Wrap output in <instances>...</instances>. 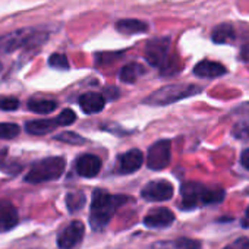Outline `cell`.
Here are the masks:
<instances>
[{"instance_id": "cell-1", "label": "cell", "mask_w": 249, "mask_h": 249, "mask_svg": "<svg viewBox=\"0 0 249 249\" xmlns=\"http://www.w3.org/2000/svg\"><path fill=\"white\" fill-rule=\"evenodd\" d=\"M132 201V198L126 195H111L101 189H95L91 201L89 211V224L94 230H101L107 227L110 220L113 218L116 210L126 202Z\"/></svg>"}, {"instance_id": "cell-2", "label": "cell", "mask_w": 249, "mask_h": 249, "mask_svg": "<svg viewBox=\"0 0 249 249\" xmlns=\"http://www.w3.org/2000/svg\"><path fill=\"white\" fill-rule=\"evenodd\" d=\"M199 92H202V87H199V85H194V84H172V85L161 87L157 91L151 92L144 100V104L154 106V107L169 106V104L180 101L183 98L194 97V95H196Z\"/></svg>"}, {"instance_id": "cell-3", "label": "cell", "mask_w": 249, "mask_h": 249, "mask_svg": "<svg viewBox=\"0 0 249 249\" xmlns=\"http://www.w3.org/2000/svg\"><path fill=\"white\" fill-rule=\"evenodd\" d=\"M145 60L156 68H160L163 73L173 69L178 72V66H175V60L170 56V38L169 37H157L151 38L144 50Z\"/></svg>"}, {"instance_id": "cell-4", "label": "cell", "mask_w": 249, "mask_h": 249, "mask_svg": "<svg viewBox=\"0 0 249 249\" xmlns=\"http://www.w3.org/2000/svg\"><path fill=\"white\" fill-rule=\"evenodd\" d=\"M47 38H49L47 31H40L36 28L18 30L9 36L0 38V47L5 52H15L18 49H34L44 44Z\"/></svg>"}, {"instance_id": "cell-5", "label": "cell", "mask_w": 249, "mask_h": 249, "mask_svg": "<svg viewBox=\"0 0 249 249\" xmlns=\"http://www.w3.org/2000/svg\"><path fill=\"white\" fill-rule=\"evenodd\" d=\"M66 167V161L63 157H47L34 163L30 172L25 176V182L28 183H43L59 179Z\"/></svg>"}, {"instance_id": "cell-6", "label": "cell", "mask_w": 249, "mask_h": 249, "mask_svg": "<svg viewBox=\"0 0 249 249\" xmlns=\"http://www.w3.org/2000/svg\"><path fill=\"white\" fill-rule=\"evenodd\" d=\"M172 160V144L169 140H160L150 147L147 156V166L150 170H164Z\"/></svg>"}, {"instance_id": "cell-7", "label": "cell", "mask_w": 249, "mask_h": 249, "mask_svg": "<svg viewBox=\"0 0 249 249\" xmlns=\"http://www.w3.org/2000/svg\"><path fill=\"white\" fill-rule=\"evenodd\" d=\"M175 195V188L167 180H153L147 183L141 192V196L150 202H163L172 199Z\"/></svg>"}, {"instance_id": "cell-8", "label": "cell", "mask_w": 249, "mask_h": 249, "mask_svg": "<svg viewBox=\"0 0 249 249\" xmlns=\"http://www.w3.org/2000/svg\"><path fill=\"white\" fill-rule=\"evenodd\" d=\"M85 226L82 221L75 220L69 223L57 236V246L60 249H75L84 239Z\"/></svg>"}, {"instance_id": "cell-9", "label": "cell", "mask_w": 249, "mask_h": 249, "mask_svg": "<svg viewBox=\"0 0 249 249\" xmlns=\"http://www.w3.org/2000/svg\"><path fill=\"white\" fill-rule=\"evenodd\" d=\"M207 188L198 182H186L180 186L182 204L183 210H195L199 205H204V195Z\"/></svg>"}, {"instance_id": "cell-10", "label": "cell", "mask_w": 249, "mask_h": 249, "mask_svg": "<svg viewBox=\"0 0 249 249\" xmlns=\"http://www.w3.org/2000/svg\"><path fill=\"white\" fill-rule=\"evenodd\" d=\"M144 163V154L138 150H129L124 154H122L117 160V172L120 175H131L141 169Z\"/></svg>"}, {"instance_id": "cell-11", "label": "cell", "mask_w": 249, "mask_h": 249, "mask_svg": "<svg viewBox=\"0 0 249 249\" xmlns=\"http://www.w3.org/2000/svg\"><path fill=\"white\" fill-rule=\"evenodd\" d=\"M76 173L82 178H95L101 170V160L94 154H82L75 163Z\"/></svg>"}, {"instance_id": "cell-12", "label": "cell", "mask_w": 249, "mask_h": 249, "mask_svg": "<svg viewBox=\"0 0 249 249\" xmlns=\"http://www.w3.org/2000/svg\"><path fill=\"white\" fill-rule=\"evenodd\" d=\"M175 221V214L169 208H156L151 210L144 217V224L150 229H164Z\"/></svg>"}, {"instance_id": "cell-13", "label": "cell", "mask_w": 249, "mask_h": 249, "mask_svg": "<svg viewBox=\"0 0 249 249\" xmlns=\"http://www.w3.org/2000/svg\"><path fill=\"white\" fill-rule=\"evenodd\" d=\"M19 221L15 205L6 199H0V233L12 230Z\"/></svg>"}, {"instance_id": "cell-14", "label": "cell", "mask_w": 249, "mask_h": 249, "mask_svg": "<svg viewBox=\"0 0 249 249\" xmlns=\"http://www.w3.org/2000/svg\"><path fill=\"white\" fill-rule=\"evenodd\" d=\"M226 73H227V69L221 63L213 62V60H201L194 68V75L198 78H205V79L220 78Z\"/></svg>"}, {"instance_id": "cell-15", "label": "cell", "mask_w": 249, "mask_h": 249, "mask_svg": "<svg viewBox=\"0 0 249 249\" xmlns=\"http://www.w3.org/2000/svg\"><path fill=\"white\" fill-rule=\"evenodd\" d=\"M78 103H79V107L82 108L84 113L95 114L104 108L106 98H104V95H101L98 92H85L79 97Z\"/></svg>"}, {"instance_id": "cell-16", "label": "cell", "mask_w": 249, "mask_h": 249, "mask_svg": "<svg viewBox=\"0 0 249 249\" xmlns=\"http://www.w3.org/2000/svg\"><path fill=\"white\" fill-rule=\"evenodd\" d=\"M59 126L56 119H40L25 123V131L31 135H46Z\"/></svg>"}, {"instance_id": "cell-17", "label": "cell", "mask_w": 249, "mask_h": 249, "mask_svg": "<svg viewBox=\"0 0 249 249\" xmlns=\"http://www.w3.org/2000/svg\"><path fill=\"white\" fill-rule=\"evenodd\" d=\"M116 30L122 34H142L148 31V24L140 19H120L116 22Z\"/></svg>"}, {"instance_id": "cell-18", "label": "cell", "mask_w": 249, "mask_h": 249, "mask_svg": "<svg viewBox=\"0 0 249 249\" xmlns=\"http://www.w3.org/2000/svg\"><path fill=\"white\" fill-rule=\"evenodd\" d=\"M211 38L215 44H229L231 41H234L236 38V30L231 24H220L217 25L213 33H211Z\"/></svg>"}, {"instance_id": "cell-19", "label": "cell", "mask_w": 249, "mask_h": 249, "mask_svg": "<svg viewBox=\"0 0 249 249\" xmlns=\"http://www.w3.org/2000/svg\"><path fill=\"white\" fill-rule=\"evenodd\" d=\"M145 73V68L141 63H129L124 65L119 72V79L124 84H134Z\"/></svg>"}, {"instance_id": "cell-20", "label": "cell", "mask_w": 249, "mask_h": 249, "mask_svg": "<svg viewBox=\"0 0 249 249\" xmlns=\"http://www.w3.org/2000/svg\"><path fill=\"white\" fill-rule=\"evenodd\" d=\"M28 108L38 114H49L57 108V101L54 100H43V98H33L28 101Z\"/></svg>"}, {"instance_id": "cell-21", "label": "cell", "mask_w": 249, "mask_h": 249, "mask_svg": "<svg viewBox=\"0 0 249 249\" xmlns=\"http://www.w3.org/2000/svg\"><path fill=\"white\" fill-rule=\"evenodd\" d=\"M85 201H87L85 194L81 192V191L69 192V194L66 195V207H68V210H69L71 213H76V211L82 210L84 205H85Z\"/></svg>"}, {"instance_id": "cell-22", "label": "cell", "mask_w": 249, "mask_h": 249, "mask_svg": "<svg viewBox=\"0 0 249 249\" xmlns=\"http://www.w3.org/2000/svg\"><path fill=\"white\" fill-rule=\"evenodd\" d=\"M19 132L21 129L15 123H0V140H14Z\"/></svg>"}, {"instance_id": "cell-23", "label": "cell", "mask_w": 249, "mask_h": 249, "mask_svg": "<svg viewBox=\"0 0 249 249\" xmlns=\"http://www.w3.org/2000/svg\"><path fill=\"white\" fill-rule=\"evenodd\" d=\"M226 194L221 188H207L205 195H204V205H210V204H218L224 199Z\"/></svg>"}, {"instance_id": "cell-24", "label": "cell", "mask_w": 249, "mask_h": 249, "mask_svg": "<svg viewBox=\"0 0 249 249\" xmlns=\"http://www.w3.org/2000/svg\"><path fill=\"white\" fill-rule=\"evenodd\" d=\"M49 65L54 69H59V71H68L69 69V60H68L66 54H63V53H53L49 57Z\"/></svg>"}, {"instance_id": "cell-25", "label": "cell", "mask_w": 249, "mask_h": 249, "mask_svg": "<svg viewBox=\"0 0 249 249\" xmlns=\"http://www.w3.org/2000/svg\"><path fill=\"white\" fill-rule=\"evenodd\" d=\"M233 137L237 140H249V119H243L234 124Z\"/></svg>"}, {"instance_id": "cell-26", "label": "cell", "mask_w": 249, "mask_h": 249, "mask_svg": "<svg viewBox=\"0 0 249 249\" xmlns=\"http://www.w3.org/2000/svg\"><path fill=\"white\" fill-rule=\"evenodd\" d=\"M54 140L62 141V142H68V144H75V145H82V144L87 142L85 138L79 137V135L75 134V132H63V134H60V135L54 137Z\"/></svg>"}, {"instance_id": "cell-27", "label": "cell", "mask_w": 249, "mask_h": 249, "mask_svg": "<svg viewBox=\"0 0 249 249\" xmlns=\"http://www.w3.org/2000/svg\"><path fill=\"white\" fill-rule=\"evenodd\" d=\"M175 249H201V242L195 239H188V237H179L178 240L173 242Z\"/></svg>"}, {"instance_id": "cell-28", "label": "cell", "mask_w": 249, "mask_h": 249, "mask_svg": "<svg viewBox=\"0 0 249 249\" xmlns=\"http://www.w3.org/2000/svg\"><path fill=\"white\" fill-rule=\"evenodd\" d=\"M56 120H57V124H59V126H69V124H72V123L76 120V114H75L73 110L65 108V110L56 117Z\"/></svg>"}, {"instance_id": "cell-29", "label": "cell", "mask_w": 249, "mask_h": 249, "mask_svg": "<svg viewBox=\"0 0 249 249\" xmlns=\"http://www.w3.org/2000/svg\"><path fill=\"white\" fill-rule=\"evenodd\" d=\"M19 107V100L15 97H0V110L12 111Z\"/></svg>"}, {"instance_id": "cell-30", "label": "cell", "mask_w": 249, "mask_h": 249, "mask_svg": "<svg viewBox=\"0 0 249 249\" xmlns=\"http://www.w3.org/2000/svg\"><path fill=\"white\" fill-rule=\"evenodd\" d=\"M223 249H249V239L248 237H239Z\"/></svg>"}, {"instance_id": "cell-31", "label": "cell", "mask_w": 249, "mask_h": 249, "mask_svg": "<svg viewBox=\"0 0 249 249\" xmlns=\"http://www.w3.org/2000/svg\"><path fill=\"white\" fill-rule=\"evenodd\" d=\"M240 163H242V166H243L246 170H249V148L245 150V151L242 153V156H240Z\"/></svg>"}, {"instance_id": "cell-32", "label": "cell", "mask_w": 249, "mask_h": 249, "mask_svg": "<svg viewBox=\"0 0 249 249\" xmlns=\"http://www.w3.org/2000/svg\"><path fill=\"white\" fill-rule=\"evenodd\" d=\"M240 59L245 60V62H249V43L242 47V50H240Z\"/></svg>"}, {"instance_id": "cell-33", "label": "cell", "mask_w": 249, "mask_h": 249, "mask_svg": "<svg viewBox=\"0 0 249 249\" xmlns=\"http://www.w3.org/2000/svg\"><path fill=\"white\" fill-rule=\"evenodd\" d=\"M234 113H249V101L245 103V104H242V106H239V107L234 110Z\"/></svg>"}, {"instance_id": "cell-34", "label": "cell", "mask_w": 249, "mask_h": 249, "mask_svg": "<svg viewBox=\"0 0 249 249\" xmlns=\"http://www.w3.org/2000/svg\"><path fill=\"white\" fill-rule=\"evenodd\" d=\"M242 224H243V227H249V207L245 211V217L242 220Z\"/></svg>"}, {"instance_id": "cell-35", "label": "cell", "mask_w": 249, "mask_h": 249, "mask_svg": "<svg viewBox=\"0 0 249 249\" xmlns=\"http://www.w3.org/2000/svg\"><path fill=\"white\" fill-rule=\"evenodd\" d=\"M0 71H2V62H0Z\"/></svg>"}]
</instances>
